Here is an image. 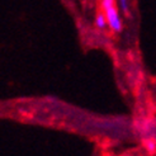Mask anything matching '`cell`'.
I'll list each match as a JSON object with an SVG mask.
<instances>
[{"label": "cell", "instance_id": "1", "mask_svg": "<svg viewBox=\"0 0 156 156\" xmlns=\"http://www.w3.org/2000/svg\"><path fill=\"white\" fill-rule=\"evenodd\" d=\"M102 8H103V12L105 13L108 26L111 27V29L117 33L122 32L123 24H122V19L119 17V12H118V8H117L115 0H102Z\"/></svg>", "mask_w": 156, "mask_h": 156}, {"label": "cell", "instance_id": "2", "mask_svg": "<svg viewBox=\"0 0 156 156\" xmlns=\"http://www.w3.org/2000/svg\"><path fill=\"white\" fill-rule=\"evenodd\" d=\"M94 24L97 28L99 29H104L107 26H108V20H107V17H105V13L103 12H99L95 17V20H94Z\"/></svg>", "mask_w": 156, "mask_h": 156}, {"label": "cell", "instance_id": "3", "mask_svg": "<svg viewBox=\"0 0 156 156\" xmlns=\"http://www.w3.org/2000/svg\"><path fill=\"white\" fill-rule=\"evenodd\" d=\"M118 4H119V8L124 13V14H128L129 12V6H128V0H118Z\"/></svg>", "mask_w": 156, "mask_h": 156}, {"label": "cell", "instance_id": "4", "mask_svg": "<svg viewBox=\"0 0 156 156\" xmlns=\"http://www.w3.org/2000/svg\"><path fill=\"white\" fill-rule=\"evenodd\" d=\"M146 145H147V146H146V149L149 150L150 152H152V151L155 150V147H156V146H155V144H154L152 141H147V144H146Z\"/></svg>", "mask_w": 156, "mask_h": 156}]
</instances>
